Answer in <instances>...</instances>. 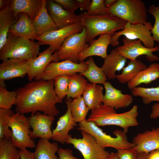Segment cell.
<instances>
[{
	"label": "cell",
	"mask_w": 159,
	"mask_h": 159,
	"mask_svg": "<svg viewBox=\"0 0 159 159\" xmlns=\"http://www.w3.org/2000/svg\"><path fill=\"white\" fill-rule=\"evenodd\" d=\"M16 112L21 114L37 112L54 116L57 115L59 111L56 105L62 100L56 95L53 80H41L30 82L17 89Z\"/></svg>",
	"instance_id": "6da1fadb"
},
{
	"label": "cell",
	"mask_w": 159,
	"mask_h": 159,
	"mask_svg": "<svg viewBox=\"0 0 159 159\" xmlns=\"http://www.w3.org/2000/svg\"><path fill=\"white\" fill-rule=\"evenodd\" d=\"M138 114V108L136 105H134L127 111L117 113L114 108L102 103L91 110L87 120L94 122L98 127L118 126L126 133L130 127L139 125L137 119Z\"/></svg>",
	"instance_id": "7a4b0ae2"
},
{
	"label": "cell",
	"mask_w": 159,
	"mask_h": 159,
	"mask_svg": "<svg viewBox=\"0 0 159 159\" xmlns=\"http://www.w3.org/2000/svg\"><path fill=\"white\" fill-rule=\"evenodd\" d=\"M81 24L87 30V42L93 40L97 36L107 34L112 36L118 30H122L127 22L112 15H90L81 14Z\"/></svg>",
	"instance_id": "3957f363"
},
{
	"label": "cell",
	"mask_w": 159,
	"mask_h": 159,
	"mask_svg": "<svg viewBox=\"0 0 159 159\" xmlns=\"http://www.w3.org/2000/svg\"><path fill=\"white\" fill-rule=\"evenodd\" d=\"M40 45L37 42L9 33L5 44L0 49V59L35 58L39 53Z\"/></svg>",
	"instance_id": "277c9868"
},
{
	"label": "cell",
	"mask_w": 159,
	"mask_h": 159,
	"mask_svg": "<svg viewBox=\"0 0 159 159\" xmlns=\"http://www.w3.org/2000/svg\"><path fill=\"white\" fill-rule=\"evenodd\" d=\"M5 109V117L11 131V139L14 146L19 150L36 148L34 141L30 136L31 130L28 118L24 114H14L11 109Z\"/></svg>",
	"instance_id": "5b68a950"
},
{
	"label": "cell",
	"mask_w": 159,
	"mask_h": 159,
	"mask_svg": "<svg viewBox=\"0 0 159 159\" xmlns=\"http://www.w3.org/2000/svg\"><path fill=\"white\" fill-rule=\"evenodd\" d=\"M77 130L92 135L99 145L102 148L111 147L117 150L133 148L135 145L128 139L126 133L117 130L113 133V137L107 134L94 122L87 120L79 123Z\"/></svg>",
	"instance_id": "8992f818"
},
{
	"label": "cell",
	"mask_w": 159,
	"mask_h": 159,
	"mask_svg": "<svg viewBox=\"0 0 159 159\" xmlns=\"http://www.w3.org/2000/svg\"><path fill=\"white\" fill-rule=\"evenodd\" d=\"M148 11L145 3L141 0H116L106 10L107 14L133 24L147 22Z\"/></svg>",
	"instance_id": "52a82bcc"
},
{
	"label": "cell",
	"mask_w": 159,
	"mask_h": 159,
	"mask_svg": "<svg viewBox=\"0 0 159 159\" xmlns=\"http://www.w3.org/2000/svg\"><path fill=\"white\" fill-rule=\"evenodd\" d=\"M153 26L150 21L135 24L127 22L123 30L115 32L112 36L110 44L113 47L118 46L119 38L123 36L130 40L139 39L145 47L153 48L155 47V41L151 33Z\"/></svg>",
	"instance_id": "ba28073f"
},
{
	"label": "cell",
	"mask_w": 159,
	"mask_h": 159,
	"mask_svg": "<svg viewBox=\"0 0 159 159\" xmlns=\"http://www.w3.org/2000/svg\"><path fill=\"white\" fill-rule=\"evenodd\" d=\"M87 30L83 27L80 32L72 34L65 39L59 50L54 52L57 62L68 60L79 63L78 55L89 46L87 44Z\"/></svg>",
	"instance_id": "9c48e42d"
},
{
	"label": "cell",
	"mask_w": 159,
	"mask_h": 159,
	"mask_svg": "<svg viewBox=\"0 0 159 159\" xmlns=\"http://www.w3.org/2000/svg\"><path fill=\"white\" fill-rule=\"evenodd\" d=\"M81 132L82 138H73L69 135L66 143L72 145L78 150L84 159H106L110 153L100 146L91 134Z\"/></svg>",
	"instance_id": "30bf717a"
},
{
	"label": "cell",
	"mask_w": 159,
	"mask_h": 159,
	"mask_svg": "<svg viewBox=\"0 0 159 159\" xmlns=\"http://www.w3.org/2000/svg\"><path fill=\"white\" fill-rule=\"evenodd\" d=\"M123 45L116 48L119 53L126 59L134 60L140 56L145 55L149 61L159 60V57L153 53L159 51V46L148 48L143 45L139 39L132 40L126 38L122 39Z\"/></svg>",
	"instance_id": "8fae6325"
},
{
	"label": "cell",
	"mask_w": 159,
	"mask_h": 159,
	"mask_svg": "<svg viewBox=\"0 0 159 159\" xmlns=\"http://www.w3.org/2000/svg\"><path fill=\"white\" fill-rule=\"evenodd\" d=\"M83 27L80 23L72 24L38 36L37 40L40 45H49L56 51L60 48L67 37L72 34L81 32Z\"/></svg>",
	"instance_id": "7c38bea8"
},
{
	"label": "cell",
	"mask_w": 159,
	"mask_h": 159,
	"mask_svg": "<svg viewBox=\"0 0 159 159\" xmlns=\"http://www.w3.org/2000/svg\"><path fill=\"white\" fill-rule=\"evenodd\" d=\"M86 62L75 63L68 60L58 62H52L48 65L43 74L42 80H54L57 77L61 75H71L81 73L87 68Z\"/></svg>",
	"instance_id": "4fadbf2b"
},
{
	"label": "cell",
	"mask_w": 159,
	"mask_h": 159,
	"mask_svg": "<svg viewBox=\"0 0 159 159\" xmlns=\"http://www.w3.org/2000/svg\"><path fill=\"white\" fill-rule=\"evenodd\" d=\"M31 128V138L48 140L52 139V131L51 127L54 120V116L42 114L37 112L28 117Z\"/></svg>",
	"instance_id": "5bb4252c"
},
{
	"label": "cell",
	"mask_w": 159,
	"mask_h": 159,
	"mask_svg": "<svg viewBox=\"0 0 159 159\" xmlns=\"http://www.w3.org/2000/svg\"><path fill=\"white\" fill-rule=\"evenodd\" d=\"M55 52L49 46L39 53L36 58L29 60L27 75L29 81L34 79L35 80H42L43 73L49 64L52 62H57L54 53Z\"/></svg>",
	"instance_id": "9a60e30c"
},
{
	"label": "cell",
	"mask_w": 159,
	"mask_h": 159,
	"mask_svg": "<svg viewBox=\"0 0 159 159\" xmlns=\"http://www.w3.org/2000/svg\"><path fill=\"white\" fill-rule=\"evenodd\" d=\"M72 100L71 99L65 100L67 107L66 112L59 118L56 127L52 131L51 139L62 144L66 143L69 131L77 126L71 114L70 102Z\"/></svg>",
	"instance_id": "2e32d148"
},
{
	"label": "cell",
	"mask_w": 159,
	"mask_h": 159,
	"mask_svg": "<svg viewBox=\"0 0 159 159\" xmlns=\"http://www.w3.org/2000/svg\"><path fill=\"white\" fill-rule=\"evenodd\" d=\"M29 60L9 59L2 61L0 64V82L27 74Z\"/></svg>",
	"instance_id": "e0dca14e"
},
{
	"label": "cell",
	"mask_w": 159,
	"mask_h": 159,
	"mask_svg": "<svg viewBox=\"0 0 159 159\" xmlns=\"http://www.w3.org/2000/svg\"><path fill=\"white\" fill-rule=\"evenodd\" d=\"M103 85L105 90L102 100L103 105L117 110L125 108L132 103V95L122 93L121 90L114 87L110 82H105Z\"/></svg>",
	"instance_id": "ac0fdd59"
},
{
	"label": "cell",
	"mask_w": 159,
	"mask_h": 159,
	"mask_svg": "<svg viewBox=\"0 0 159 159\" xmlns=\"http://www.w3.org/2000/svg\"><path fill=\"white\" fill-rule=\"evenodd\" d=\"M132 142L133 148L138 153H148L159 149V127L137 134Z\"/></svg>",
	"instance_id": "d6986e66"
},
{
	"label": "cell",
	"mask_w": 159,
	"mask_h": 159,
	"mask_svg": "<svg viewBox=\"0 0 159 159\" xmlns=\"http://www.w3.org/2000/svg\"><path fill=\"white\" fill-rule=\"evenodd\" d=\"M47 2L50 16L57 29L77 23L81 24V14L77 15L68 11L54 1Z\"/></svg>",
	"instance_id": "ffe728a7"
},
{
	"label": "cell",
	"mask_w": 159,
	"mask_h": 159,
	"mask_svg": "<svg viewBox=\"0 0 159 159\" xmlns=\"http://www.w3.org/2000/svg\"><path fill=\"white\" fill-rule=\"evenodd\" d=\"M112 36L107 34H102L94 40L90 46L79 54L80 62L84 61L86 58L92 56H98L105 59L107 56V49L110 44Z\"/></svg>",
	"instance_id": "44dd1931"
},
{
	"label": "cell",
	"mask_w": 159,
	"mask_h": 159,
	"mask_svg": "<svg viewBox=\"0 0 159 159\" xmlns=\"http://www.w3.org/2000/svg\"><path fill=\"white\" fill-rule=\"evenodd\" d=\"M19 14L18 19L11 27L9 33L33 41L37 40L38 35L32 20L25 13Z\"/></svg>",
	"instance_id": "7402d4cb"
},
{
	"label": "cell",
	"mask_w": 159,
	"mask_h": 159,
	"mask_svg": "<svg viewBox=\"0 0 159 159\" xmlns=\"http://www.w3.org/2000/svg\"><path fill=\"white\" fill-rule=\"evenodd\" d=\"M126 62L127 59L121 55L115 48L107 54L101 67L107 79L110 80L116 78V72L122 69Z\"/></svg>",
	"instance_id": "603a6c76"
},
{
	"label": "cell",
	"mask_w": 159,
	"mask_h": 159,
	"mask_svg": "<svg viewBox=\"0 0 159 159\" xmlns=\"http://www.w3.org/2000/svg\"><path fill=\"white\" fill-rule=\"evenodd\" d=\"M42 0H13L9 6L14 16L21 13L26 14L32 20L36 16L42 4Z\"/></svg>",
	"instance_id": "cb8c5ba5"
},
{
	"label": "cell",
	"mask_w": 159,
	"mask_h": 159,
	"mask_svg": "<svg viewBox=\"0 0 159 159\" xmlns=\"http://www.w3.org/2000/svg\"><path fill=\"white\" fill-rule=\"evenodd\" d=\"M47 1L42 0V7L32 20L37 34L41 35L48 32L57 29L46 8Z\"/></svg>",
	"instance_id": "d4e9b609"
},
{
	"label": "cell",
	"mask_w": 159,
	"mask_h": 159,
	"mask_svg": "<svg viewBox=\"0 0 159 159\" xmlns=\"http://www.w3.org/2000/svg\"><path fill=\"white\" fill-rule=\"evenodd\" d=\"M159 78V64L152 63L140 72L127 83L128 88L132 90L142 84H148Z\"/></svg>",
	"instance_id": "484cf974"
},
{
	"label": "cell",
	"mask_w": 159,
	"mask_h": 159,
	"mask_svg": "<svg viewBox=\"0 0 159 159\" xmlns=\"http://www.w3.org/2000/svg\"><path fill=\"white\" fill-rule=\"evenodd\" d=\"M103 89L100 85L87 83L82 97L91 110L102 103L104 96Z\"/></svg>",
	"instance_id": "4316f807"
},
{
	"label": "cell",
	"mask_w": 159,
	"mask_h": 159,
	"mask_svg": "<svg viewBox=\"0 0 159 159\" xmlns=\"http://www.w3.org/2000/svg\"><path fill=\"white\" fill-rule=\"evenodd\" d=\"M59 148L57 143L40 138L33 153L34 159H59L56 155Z\"/></svg>",
	"instance_id": "83f0119b"
},
{
	"label": "cell",
	"mask_w": 159,
	"mask_h": 159,
	"mask_svg": "<svg viewBox=\"0 0 159 159\" xmlns=\"http://www.w3.org/2000/svg\"><path fill=\"white\" fill-rule=\"evenodd\" d=\"M16 19L9 4L0 11V49L6 42L10 28L17 21Z\"/></svg>",
	"instance_id": "f1b7e54d"
},
{
	"label": "cell",
	"mask_w": 159,
	"mask_h": 159,
	"mask_svg": "<svg viewBox=\"0 0 159 159\" xmlns=\"http://www.w3.org/2000/svg\"><path fill=\"white\" fill-rule=\"evenodd\" d=\"M147 67L146 64L139 60H130L127 66L122 69L121 73L116 75V78L121 83H127Z\"/></svg>",
	"instance_id": "f546056e"
},
{
	"label": "cell",
	"mask_w": 159,
	"mask_h": 159,
	"mask_svg": "<svg viewBox=\"0 0 159 159\" xmlns=\"http://www.w3.org/2000/svg\"><path fill=\"white\" fill-rule=\"evenodd\" d=\"M87 64V69L80 73L92 83L102 84L107 81V78L101 67L95 63L93 58L90 57L86 62Z\"/></svg>",
	"instance_id": "4dcf8cb0"
},
{
	"label": "cell",
	"mask_w": 159,
	"mask_h": 159,
	"mask_svg": "<svg viewBox=\"0 0 159 159\" xmlns=\"http://www.w3.org/2000/svg\"><path fill=\"white\" fill-rule=\"evenodd\" d=\"M87 83L84 76L80 74L70 75L67 99L82 96Z\"/></svg>",
	"instance_id": "1f68e13d"
},
{
	"label": "cell",
	"mask_w": 159,
	"mask_h": 159,
	"mask_svg": "<svg viewBox=\"0 0 159 159\" xmlns=\"http://www.w3.org/2000/svg\"><path fill=\"white\" fill-rule=\"evenodd\" d=\"M131 93L134 96L141 97L145 105L153 102H159V86L149 88L137 87L131 90Z\"/></svg>",
	"instance_id": "d6a6232c"
},
{
	"label": "cell",
	"mask_w": 159,
	"mask_h": 159,
	"mask_svg": "<svg viewBox=\"0 0 159 159\" xmlns=\"http://www.w3.org/2000/svg\"><path fill=\"white\" fill-rule=\"evenodd\" d=\"M72 117L76 122L80 123L86 120L87 114L90 109L82 96L73 99L70 102Z\"/></svg>",
	"instance_id": "836d02e7"
},
{
	"label": "cell",
	"mask_w": 159,
	"mask_h": 159,
	"mask_svg": "<svg viewBox=\"0 0 159 159\" xmlns=\"http://www.w3.org/2000/svg\"><path fill=\"white\" fill-rule=\"evenodd\" d=\"M0 159H21L20 150L14 146L11 139L0 140Z\"/></svg>",
	"instance_id": "e575fe53"
},
{
	"label": "cell",
	"mask_w": 159,
	"mask_h": 159,
	"mask_svg": "<svg viewBox=\"0 0 159 159\" xmlns=\"http://www.w3.org/2000/svg\"><path fill=\"white\" fill-rule=\"evenodd\" d=\"M4 83H0V108L9 110L16 102V91H10L5 88Z\"/></svg>",
	"instance_id": "d590c367"
},
{
	"label": "cell",
	"mask_w": 159,
	"mask_h": 159,
	"mask_svg": "<svg viewBox=\"0 0 159 159\" xmlns=\"http://www.w3.org/2000/svg\"><path fill=\"white\" fill-rule=\"evenodd\" d=\"M70 75H64L57 77L54 79L55 92L61 100L67 96Z\"/></svg>",
	"instance_id": "8d00e7d4"
},
{
	"label": "cell",
	"mask_w": 159,
	"mask_h": 159,
	"mask_svg": "<svg viewBox=\"0 0 159 159\" xmlns=\"http://www.w3.org/2000/svg\"><path fill=\"white\" fill-rule=\"evenodd\" d=\"M148 13L155 19V23L151 30L153 39L159 43V4L156 6L154 4L149 6L148 9Z\"/></svg>",
	"instance_id": "74e56055"
},
{
	"label": "cell",
	"mask_w": 159,
	"mask_h": 159,
	"mask_svg": "<svg viewBox=\"0 0 159 159\" xmlns=\"http://www.w3.org/2000/svg\"><path fill=\"white\" fill-rule=\"evenodd\" d=\"M106 8L104 0H92L86 13L90 15L105 14Z\"/></svg>",
	"instance_id": "f35d334b"
},
{
	"label": "cell",
	"mask_w": 159,
	"mask_h": 159,
	"mask_svg": "<svg viewBox=\"0 0 159 159\" xmlns=\"http://www.w3.org/2000/svg\"><path fill=\"white\" fill-rule=\"evenodd\" d=\"M5 109L0 108V140L11 139L12 132L5 117Z\"/></svg>",
	"instance_id": "ab89813d"
},
{
	"label": "cell",
	"mask_w": 159,
	"mask_h": 159,
	"mask_svg": "<svg viewBox=\"0 0 159 159\" xmlns=\"http://www.w3.org/2000/svg\"><path fill=\"white\" fill-rule=\"evenodd\" d=\"M116 153L119 159H137L139 154L133 148L118 150Z\"/></svg>",
	"instance_id": "60d3db41"
},
{
	"label": "cell",
	"mask_w": 159,
	"mask_h": 159,
	"mask_svg": "<svg viewBox=\"0 0 159 159\" xmlns=\"http://www.w3.org/2000/svg\"><path fill=\"white\" fill-rule=\"evenodd\" d=\"M55 3L63 7L66 10L72 13H74L75 11L79 7L76 0H54Z\"/></svg>",
	"instance_id": "b9f144b4"
},
{
	"label": "cell",
	"mask_w": 159,
	"mask_h": 159,
	"mask_svg": "<svg viewBox=\"0 0 159 159\" xmlns=\"http://www.w3.org/2000/svg\"><path fill=\"white\" fill-rule=\"evenodd\" d=\"M57 153L59 159H79L74 156L72 151L68 149L59 148Z\"/></svg>",
	"instance_id": "7bdbcfd3"
},
{
	"label": "cell",
	"mask_w": 159,
	"mask_h": 159,
	"mask_svg": "<svg viewBox=\"0 0 159 159\" xmlns=\"http://www.w3.org/2000/svg\"><path fill=\"white\" fill-rule=\"evenodd\" d=\"M150 117L153 119L159 118V103H155L151 106V111Z\"/></svg>",
	"instance_id": "ee69618b"
},
{
	"label": "cell",
	"mask_w": 159,
	"mask_h": 159,
	"mask_svg": "<svg viewBox=\"0 0 159 159\" xmlns=\"http://www.w3.org/2000/svg\"><path fill=\"white\" fill-rule=\"evenodd\" d=\"M76 1L81 11H87L91 2L90 0H76Z\"/></svg>",
	"instance_id": "f6af8a7d"
},
{
	"label": "cell",
	"mask_w": 159,
	"mask_h": 159,
	"mask_svg": "<svg viewBox=\"0 0 159 159\" xmlns=\"http://www.w3.org/2000/svg\"><path fill=\"white\" fill-rule=\"evenodd\" d=\"M20 150L21 159H34L33 153L26 149Z\"/></svg>",
	"instance_id": "bcb514c9"
},
{
	"label": "cell",
	"mask_w": 159,
	"mask_h": 159,
	"mask_svg": "<svg viewBox=\"0 0 159 159\" xmlns=\"http://www.w3.org/2000/svg\"><path fill=\"white\" fill-rule=\"evenodd\" d=\"M148 159H159V149L149 153L148 155Z\"/></svg>",
	"instance_id": "7dc6e473"
},
{
	"label": "cell",
	"mask_w": 159,
	"mask_h": 159,
	"mask_svg": "<svg viewBox=\"0 0 159 159\" xmlns=\"http://www.w3.org/2000/svg\"><path fill=\"white\" fill-rule=\"evenodd\" d=\"M10 1L0 0V9L1 10L9 5Z\"/></svg>",
	"instance_id": "c3c4849f"
},
{
	"label": "cell",
	"mask_w": 159,
	"mask_h": 159,
	"mask_svg": "<svg viewBox=\"0 0 159 159\" xmlns=\"http://www.w3.org/2000/svg\"><path fill=\"white\" fill-rule=\"evenodd\" d=\"M116 0H105L104 4L107 8H108L112 5L116 1Z\"/></svg>",
	"instance_id": "681fc988"
},
{
	"label": "cell",
	"mask_w": 159,
	"mask_h": 159,
	"mask_svg": "<svg viewBox=\"0 0 159 159\" xmlns=\"http://www.w3.org/2000/svg\"><path fill=\"white\" fill-rule=\"evenodd\" d=\"M148 154L149 153H139L137 159H148Z\"/></svg>",
	"instance_id": "f907efd6"
},
{
	"label": "cell",
	"mask_w": 159,
	"mask_h": 159,
	"mask_svg": "<svg viewBox=\"0 0 159 159\" xmlns=\"http://www.w3.org/2000/svg\"><path fill=\"white\" fill-rule=\"evenodd\" d=\"M106 159H119L116 153L112 152L110 153Z\"/></svg>",
	"instance_id": "816d5d0a"
}]
</instances>
